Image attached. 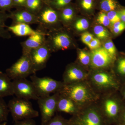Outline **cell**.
I'll return each instance as SVG.
<instances>
[{"label": "cell", "mask_w": 125, "mask_h": 125, "mask_svg": "<svg viewBox=\"0 0 125 125\" xmlns=\"http://www.w3.org/2000/svg\"><path fill=\"white\" fill-rule=\"evenodd\" d=\"M97 104L107 125H118L125 109V102L118 91L99 96Z\"/></svg>", "instance_id": "1"}, {"label": "cell", "mask_w": 125, "mask_h": 125, "mask_svg": "<svg viewBox=\"0 0 125 125\" xmlns=\"http://www.w3.org/2000/svg\"><path fill=\"white\" fill-rule=\"evenodd\" d=\"M59 93L71 99L81 109L96 103L99 98L87 80L64 84Z\"/></svg>", "instance_id": "2"}, {"label": "cell", "mask_w": 125, "mask_h": 125, "mask_svg": "<svg viewBox=\"0 0 125 125\" xmlns=\"http://www.w3.org/2000/svg\"><path fill=\"white\" fill-rule=\"evenodd\" d=\"M87 80L99 96L118 91L121 85L112 72L108 70H90Z\"/></svg>", "instance_id": "3"}, {"label": "cell", "mask_w": 125, "mask_h": 125, "mask_svg": "<svg viewBox=\"0 0 125 125\" xmlns=\"http://www.w3.org/2000/svg\"><path fill=\"white\" fill-rule=\"evenodd\" d=\"M70 120L72 125H107L97 103L81 109Z\"/></svg>", "instance_id": "4"}, {"label": "cell", "mask_w": 125, "mask_h": 125, "mask_svg": "<svg viewBox=\"0 0 125 125\" xmlns=\"http://www.w3.org/2000/svg\"><path fill=\"white\" fill-rule=\"evenodd\" d=\"M7 106L14 121L33 118L39 115L29 100L16 97L9 101Z\"/></svg>", "instance_id": "5"}, {"label": "cell", "mask_w": 125, "mask_h": 125, "mask_svg": "<svg viewBox=\"0 0 125 125\" xmlns=\"http://www.w3.org/2000/svg\"><path fill=\"white\" fill-rule=\"evenodd\" d=\"M30 79L39 97L49 96L52 94L59 92L64 86L62 81L55 80L48 77H38L36 74L30 76Z\"/></svg>", "instance_id": "6"}, {"label": "cell", "mask_w": 125, "mask_h": 125, "mask_svg": "<svg viewBox=\"0 0 125 125\" xmlns=\"http://www.w3.org/2000/svg\"><path fill=\"white\" fill-rule=\"evenodd\" d=\"M11 80L26 78L34 73L29 54H22L20 58L6 70Z\"/></svg>", "instance_id": "7"}, {"label": "cell", "mask_w": 125, "mask_h": 125, "mask_svg": "<svg viewBox=\"0 0 125 125\" xmlns=\"http://www.w3.org/2000/svg\"><path fill=\"white\" fill-rule=\"evenodd\" d=\"M59 92L52 95L39 97L37 101L41 115L42 124L46 123L55 116L57 111Z\"/></svg>", "instance_id": "8"}, {"label": "cell", "mask_w": 125, "mask_h": 125, "mask_svg": "<svg viewBox=\"0 0 125 125\" xmlns=\"http://www.w3.org/2000/svg\"><path fill=\"white\" fill-rule=\"evenodd\" d=\"M46 37V43L52 52L56 50L67 49L71 46V37L66 32L48 31Z\"/></svg>", "instance_id": "9"}, {"label": "cell", "mask_w": 125, "mask_h": 125, "mask_svg": "<svg viewBox=\"0 0 125 125\" xmlns=\"http://www.w3.org/2000/svg\"><path fill=\"white\" fill-rule=\"evenodd\" d=\"M37 16L39 25L38 30L46 33L47 31L54 30V26L60 20L57 11L50 6L42 9Z\"/></svg>", "instance_id": "10"}, {"label": "cell", "mask_w": 125, "mask_h": 125, "mask_svg": "<svg viewBox=\"0 0 125 125\" xmlns=\"http://www.w3.org/2000/svg\"><path fill=\"white\" fill-rule=\"evenodd\" d=\"M12 81L14 94L16 97L28 100L38 99L39 97L32 81L26 78L17 79Z\"/></svg>", "instance_id": "11"}, {"label": "cell", "mask_w": 125, "mask_h": 125, "mask_svg": "<svg viewBox=\"0 0 125 125\" xmlns=\"http://www.w3.org/2000/svg\"><path fill=\"white\" fill-rule=\"evenodd\" d=\"M91 69H109L114 64L115 59L104 47H100L92 51Z\"/></svg>", "instance_id": "12"}, {"label": "cell", "mask_w": 125, "mask_h": 125, "mask_svg": "<svg viewBox=\"0 0 125 125\" xmlns=\"http://www.w3.org/2000/svg\"><path fill=\"white\" fill-rule=\"evenodd\" d=\"M51 52V51L46 43L36 49H33L30 52L29 55L34 73L46 67Z\"/></svg>", "instance_id": "13"}, {"label": "cell", "mask_w": 125, "mask_h": 125, "mask_svg": "<svg viewBox=\"0 0 125 125\" xmlns=\"http://www.w3.org/2000/svg\"><path fill=\"white\" fill-rule=\"evenodd\" d=\"M89 71L81 66L71 64L67 66L62 76V82L68 85L87 80Z\"/></svg>", "instance_id": "14"}, {"label": "cell", "mask_w": 125, "mask_h": 125, "mask_svg": "<svg viewBox=\"0 0 125 125\" xmlns=\"http://www.w3.org/2000/svg\"><path fill=\"white\" fill-rule=\"evenodd\" d=\"M46 33L41 31L40 33L30 36L27 40L21 42L22 54H29L31 51L46 43Z\"/></svg>", "instance_id": "15"}, {"label": "cell", "mask_w": 125, "mask_h": 125, "mask_svg": "<svg viewBox=\"0 0 125 125\" xmlns=\"http://www.w3.org/2000/svg\"><path fill=\"white\" fill-rule=\"evenodd\" d=\"M81 108L71 99L60 93L57 103V111L75 115L80 112Z\"/></svg>", "instance_id": "16"}, {"label": "cell", "mask_w": 125, "mask_h": 125, "mask_svg": "<svg viewBox=\"0 0 125 125\" xmlns=\"http://www.w3.org/2000/svg\"><path fill=\"white\" fill-rule=\"evenodd\" d=\"M13 24L24 23L27 24L38 23L37 16L26 10H19L9 14Z\"/></svg>", "instance_id": "17"}, {"label": "cell", "mask_w": 125, "mask_h": 125, "mask_svg": "<svg viewBox=\"0 0 125 125\" xmlns=\"http://www.w3.org/2000/svg\"><path fill=\"white\" fill-rule=\"evenodd\" d=\"M6 73L0 71V97L14 95L13 81Z\"/></svg>", "instance_id": "18"}, {"label": "cell", "mask_w": 125, "mask_h": 125, "mask_svg": "<svg viewBox=\"0 0 125 125\" xmlns=\"http://www.w3.org/2000/svg\"><path fill=\"white\" fill-rule=\"evenodd\" d=\"M7 30L19 37L30 36L39 33L41 31L35 30L30 26L29 25L24 23H19L12 25L7 27Z\"/></svg>", "instance_id": "19"}, {"label": "cell", "mask_w": 125, "mask_h": 125, "mask_svg": "<svg viewBox=\"0 0 125 125\" xmlns=\"http://www.w3.org/2000/svg\"><path fill=\"white\" fill-rule=\"evenodd\" d=\"M112 72L121 84L125 83V57L117 61L115 70Z\"/></svg>", "instance_id": "20"}, {"label": "cell", "mask_w": 125, "mask_h": 125, "mask_svg": "<svg viewBox=\"0 0 125 125\" xmlns=\"http://www.w3.org/2000/svg\"><path fill=\"white\" fill-rule=\"evenodd\" d=\"M9 18H10L9 14L5 11H0V37L1 38L5 39L11 38L10 31L5 29L6 27L5 22Z\"/></svg>", "instance_id": "21"}, {"label": "cell", "mask_w": 125, "mask_h": 125, "mask_svg": "<svg viewBox=\"0 0 125 125\" xmlns=\"http://www.w3.org/2000/svg\"><path fill=\"white\" fill-rule=\"evenodd\" d=\"M43 2L42 0H27L25 7L28 11L37 16L42 9Z\"/></svg>", "instance_id": "22"}, {"label": "cell", "mask_w": 125, "mask_h": 125, "mask_svg": "<svg viewBox=\"0 0 125 125\" xmlns=\"http://www.w3.org/2000/svg\"><path fill=\"white\" fill-rule=\"evenodd\" d=\"M74 10L71 7L65 8L59 15L60 20L65 24H68L73 20L74 17Z\"/></svg>", "instance_id": "23"}, {"label": "cell", "mask_w": 125, "mask_h": 125, "mask_svg": "<svg viewBox=\"0 0 125 125\" xmlns=\"http://www.w3.org/2000/svg\"><path fill=\"white\" fill-rule=\"evenodd\" d=\"M78 58L80 66L84 69L89 66L91 69V57L90 53L81 50L78 53Z\"/></svg>", "instance_id": "24"}, {"label": "cell", "mask_w": 125, "mask_h": 125, "mask_svg": "<svg viewBox=\"0 0 125 125\" xmlns=\"http://www.w3.org/2000/svg\"><path fill=\"white\" fill-rule=\"evenodd\" d=\"M42 125H72L70 119L67 120L62 116L56 115L54 116L51 120Z\"/></svg>", "instance_id": "25"}, {"label": "cell", "mask_w": 125, "mask_h": 125, "mask_svg": "<svg viewBox=\"0 0 125 125\" xmlns=\"http://www.w3.org/2000/svg\"><path fill=\"white\" fill-rule=\"evenodd\" d=\"M9 112L7 104L3 98L0 97V123L6 122Z\"/></svg>", "instance_id": "26"}, {"label": "cell", "mask_w": 125, "mask_h": 125, "mask_svg": "<svg viewBox=\"0 0 125 125\" xmlns=\"http://www.w3.org/2000/svg\"><path fill=\"white\" fill-rule=\"evenodd\" d=\"M117 7V3L115 0H102L101 7L102 10L109 12L115 10Z\"/></svg>", "instance_id": "27"}, {"label": "cell", "mask_w": 125, "mask_h": 125, "mask_svg": "<svg viewBox=\"0 0 125 125\" xmlns=\"http://www.w3.org/2000/svg\"><path fill=\"white\" fill-rule=\"evenodd\" d=\"M94 32L99 39H105L109 36V32L104 27L101 25H96L94 28Z\"/></svg>", "instance_id": "28"}, {"label": "cell", "mask_w": 125, "mask_h": 125, "mask_svg": "<svg viewBox=\"0 0 125 125\" xmlns=\"http://www.w3.org/2000/svg\"><path fill=\"white\" fill-rule=\"evenodd\" d=\"M89 24L88 21L85 19H80L77 20L74 24V27L76 30L83 31L88 28Z\"/></svg>", "instance_id": "29"}, {"label": "cell", "mask_w": 125, "mask_h": 125, "mask_svg": "<svg viewBox=\"0 0 125 125\" xmlns=\"http://www.w3.org/2000/svg\"><path fill=\"white\" fill-rule=\"evenodd\" d=\"M104 47L111 55L115 60L116 54V49L114 43L111 40H109L105 42Z\"/></svg>", "instance_id": "30"}, {"label": "cell", "mask_w": 125, "mask_h": 125, "mask_svg": "<svg viewBox=\"0 0 125 125\" xmlns=\"http://www.w3.org/2000/svg\"><path fill=\"white\" fill-rule=\"evenodd\" d=\"M97 20L99 23L105 27H108L111 24L107 15L104 11H101L99 13Z\"/></svg>", "instance_id": "31"}, {"label": "cell", "mask_w": 125, "mask_h": 125, "mask_svg": "<svg viewBox=\"0 0 125 125\" xmlns=\"http://www.w3.org/2000/svg\"><path fill=\"white\" fill-rule=\"evenodd\" d=\"M72 0H53L49 1L48 5H51L57 9H61L67 6Z\"/></svg>", "instance_id": "32"}, {"label": "cell", "mask_w": 125, "mask_h": 125, "mask_svg": "<svg viewBox=\"0 0 125 125\" xmlns=\"http://www.w3.org/2000/svg\"><path fill=\"white\" fill-rule=\"evenodd\" d=\"M112 31L116 34L121 33L125 29V24L121 21H118L112 25Z\"/></svg>", "instance_id": "33"}, {"label": "cell", "mask_w": 125, "mask_h": 125, "mask_svg": "<svg viewBox=\"0 0 125 125\" xmlns=\"http://www.w3.org/2000/svg\"><path fill=\"white\" fill-rule=\"evenodd\" d=\"M13 6V0H0V11L9 10Z\"/></svg>", "instance_id": "34"}, {"label": "cell", "mask_w": 125, "mask_h": 125, "mask_svg": "<svg viewBox=\"0 0 125 125\" xmlns=\"http://www.w3.org/2000/svg\"><path fill=\"white\" fill-rule=\"evenodd\" d=\"M107 15L112 25L118 21H121L118 12L113 10L109 11Z\"/></svg>", "instance_id": "35"}, {"label": "cell", "mask_w": 125, "mask_h": 125, "mask_svg": "<svg viewBox=\"0 0 125 125\" xmlns=\"http://www.w3.org/2000/svg\"><path fill=\"white\" fill-rule=\"evenodd\" d=\"M94 38L93 35L88 32L83 33L81 35V41L86 45L89 43Z\"/></svg>", "instance_id": "36"}, {"label": "cell", "mask_w": 125, "mask_h": 125, "mask_svg": "<svg viewBox=\"0 0 125 125\" xmlns=\"http://www.w3.org/2000/svg\"><path fill=\"white\" fill-rule=\"evenodd\" d=\"M87 45L90 50L93 51L100 48L101 42L98 39L94 38Z\"/></svg>", "instance_id": "37"}, {"label": "cell", "mask_w": 125, "mask_h": 125, "mask_svg": "<svg viewBox=\"0 0 125 125\" xmlns=\"http://www.w3.org/2000/svg\"><path fill=\"white\" fill-rule=\"evenodd\" d=\"M14 125H37L33 118L14 121Z\"/></svg>", "instance_id": "38"}, {"label": "cell", "mask_w": 125, "mask_h": 125, "mask_svg": "<svg viewBox=\"0 0 125 125\" xmlns=\"http://www.w3.org/2000/svg\"><path fill=\"white\" fill-rule=\"evenodd\" d=\"M81 5L83 9L87 10H89L93 7V0H82Z\"/></svg>", "instance_id": "39"}, {"label": "cell", "mask_w": 125, "mask_h": 125, "mask_svg": "<svg viewBox=\"0 0 125 125\" xmlns=\"http://www.w3.org/2000/svg\"><path fill=\"white\" fill-rule=\"evenodd\" d=\"M27 0H13L14 6L25 7Z\"/></svg>", "instance_id": "40"}, {"label": "cell", "mask_w": 125, "mask_h": 125, "mask_svg": "<svg viewBox=\"0 0 125 125\" xmlns=\"http://www.w3.org/2000/svg\"><path fill=\"white\" fill-rule=\"evenodd\" d=\"M118 92L125 102V83L121 84Z\"/></svg>", "instance_id": "41"}, {"label": "cell", "mask_w": 125, "mask_h": 125, "mask_svg": "<svg viewBox=\"0 0 125 125\" xmlns=\"http://www.w3.org/2000/svg\"><path fill=\"white\" fill-rule=\"evenodd\" d=\"M118 125H125V109L121 115Z\"/></svg>", "instance_id": "42"}, {"label": "cell", "mask_w": 125, "mask_h": 125, "mask_svg": "<svg viewBox=\"0 0 125 125\" xmlns=\"http://www.w3.org/2000/svg\"><path fill=\"white\" fill-rule=\"evenodd\" d=\"M118 14L121 21L125 22V9H123L119 11L118 12Z\"/></svg>", "instance_id": "43"}, {"label": "cell", "mask_w": 125, "mask_h": 125, "mask_svg": "<svg viewBox=\"0 0 125 125\" xmlns=\"http://www.w3.org/2000/svg\"><path fill=\"white\" fill-rule=\"evenodd\" d=\"M42 0L46 4L48 5L49 4V0Z\"/></svg>", "instance_id": "44"}, {"label": "cell", "mask_w": 125, "mask_h": 125, "mask_svg": "<svg viewBox=\"0 0 125 125\" xmlns=\"http://www.w3.org/2000/svg\"><path fill=\"white\" fill-rule=\"evenodd\" d=\"M7 125V122H2V123H0V125Z\"/></svg>", "instance_id": "45"}]
</instances>
